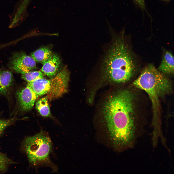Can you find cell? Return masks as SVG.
I'll use <instances>...</instances> for the list:
<instances>
[{
    "mask_svg": "<svg viewBox=\"0 0 174 174\" xmlns=\"http://www.w3.org/2000/svg\"><path fill=\"white\" fill-rule=\"evenodd\" d=\"M133 97L127 90L110 96L104 106V116L111 139L120 148H130L139 130L135 118Z\"/></svg>",
    "mask_w": 174,
    "mask_h": 174,
    "instance_id": "1",
    "label": "cell"
},
{
    "mask_svg": "<svg viewBox=\"0 0 174 174\" xmlns=\"http://www.w3.org/2000/svg\"><path fill=\"white\" fill-rule=\"evenodd\" d=\"M103 62L102 77L112 83L127 82L136 69L133 55L122 34L114 38Z\"/></svg>",
    "mask_w": 174,
    "mask_h": 174,
    "instance_id": "2",
    "label": "cell"
},
{
    "mask_svg": "<svg viewBox=\"0 0 174 174\" xmlns=\"http://www.w3.org/2000/svg\"><path fill=\"white\" fill-rule=\"evenodd\" d=\"M133 84L148 95L153 107L154 122L157 123L160 110V98L171 91L172 85L170 80L152 64H150L143 69Z\"/></svg>",
    "mask_w": 174,
    "mask_h": 174,
    "instance_id": "3",
    "label": "cell"
},
{
    "mask_svg": "<svg viewBox=\"0 0 174 174\" xmlns=\"http://www.w3.org/2000/svg\"><path fill=\"white\" fill-rule=\"evenodd\" d=\"M22 146L29 162L33 166H48L53 172H57V167L50 158L52 151V142L46 132L41 130L35 135L27 137L24 140Z\"/></svg>",
    "mask_w": 174,
    "mask_h": 174,
    "instance_id": "4",
    "label": "cell"
},
{
    "mask_svg": "<svg viewBox=\"0 0 174 174\" xmlns=\"http://www.w3.org/2000/svg\"><path fill=\"white\" fill-rule=\"evenodd\" d=\"M69 73L66 66L50 79V90L47 93L48 99H52L61 96L67 91Z\"/></svg>",
    "mask_w": 174,
    "mask_h": 174,
    "instance_id": "5",
    "label": "cell"
},
{
    "mask_svg": "<svg viewBox=\"0 0 174 174\" xmlns=\"http://www.w3.org/2000/svg\"><path fill=\"white\" fill-rule=\"evenodd\" d=\"M8 66L10 69L22 74L31 71L36 67V62L34 59L21 51L12 54Z\"/></svg>",
    "mask_w": 174,
    "mask_h": 174,
    "instance_id": "6",
    "label": "cell"
},
{
    "mask_svg": "<svg viewBox=\"0 0 174 174\" xmlns=\"http://www.w3.org/2000/svg\"><path fill=\"white\" fill-rule=\"evenodd\" d=\"M17 95L19 107L23 111L30 110L39 96L27 85L25 87L18 91Z\"/></svg>",
    "mask_w": 174,
    "mask_h": 174,
    "instance_id": "7",
    "label": "cell"
},
{
    "mask_svg": "<svg viewBox=\"0 0 174 174\" xmlns=\"http://www.w3.org/2000/svg\"><path fill=\"white\" fill-rule=\"evenodd\" d=\"M61 64V60L56 54H53L43 64L41 71L51 78L55 76L58 71Z\"/></svg>",
    "mask_w": 174,
    "mask_h": 174,
    "instance_id": "8",
    "label": "cell"
},
{
    "mask_svg": "<svg viewBox=\"0 0 174 174\" xmlns=\"http://www.w3.org/2000/svg\"><path fill=\"white\" fill-rule=\"evenodd\" d=\"M50 79L44 78L28 82L27 85L39 96L47 94L50 89Z\"/></svg>",
    "mask_w": 174,
    "mask_h": 174,
    "instance_id": "9",
    "label": "cell"
},
{
    "mask_svg": "<svg viewBox=\"0 0 174 174\" xmlns=\"http://www.w3.org/2000/svg\"><path fill=\"white\" fill-rule=\"evenodd\" d=\"M157 70L164 74H172L174 71V58L170 52L166 51Z\"/></svg>",
    "mask_w": 174,
    "mask_h": 174,
    "instance_id": "10",
    "label": "cell"
},
{
    "mask_svg": "<svg viewBox=\"0 0 174 174\" xmlns=\"http://www.w3.org/2000/svg\"><path fill=\"white\" fill-rule=\"evenodd\" d=\"M13 79L10 71L7 70L0 71V93H7L12 84Z\"/></svg>",
    "mask_w": 174,
    "mask_h": 174,
    "instance_id": "11",
    "label": "cell"
},
{
    "mask_svg": "<svg viewBox=\"0 0 174 174\" xmlns=\"http://www.w3.org/2000/svg\"><path fill=\"white\" fill-rule=\"evenodd\" d=\"M52 54V52L50 49L47 47H44L31 53L30 56L36 62L43 64Z\"/></svg>",
    "mask_w": 174,
    "mask_h": 174,
    "instance_id": "12",
    "label": "cell"
},
{
    "mask_svg": "<svg viewBox=\"0 0 174 174\" xmlns=\"http://www.w3.org/2000/svg\"><path fill=\"white\" fill-rule=\"evenodd\" d=\"M48 99L47 96L42 98L37 101L36 104V109L40 115L45 117H48L50 115Z\"/></svg>",
    "mask_w": 174,
    "mask_h": 174,
    "instance_id": "13",
    "label": "cell"
},
{
    "mask_svg": "<svg viewBox=\"0 0 174 174\" xmlns=\"http://www.w3.org/2000/svg\"><path fill=\"white\" fill-rule=\"evenodd\" d=\"M44 75L41 71H31L22 74L21 77L28 82H30L38 78H44Z\"/></svg>",
    "mask_w": 174,
    "mask_h": 174,
    "instance_id": "14",
    "label": "cell"
},
{
    "mask_svg": "<svg viewBox=\"0 0 174 174\" xmlns=\"http://www.w3.org/2000/svg\"><path fill=\"white\" fill-rule=\"evenodd\" d=\"M14 163L11 159L0 152V173L6 172L10 165Z\"/></svg>",
    "mask_w": 174,
    "mask_h": 174,
    "instance_id": "15",
    "label": "cell"
},
{
    "mask_svg": "<svg viewBox=\"0 0 174 174\" xmlns=\"http://www.w3.org/2000/svg\"><path fill=\"white\" fill-rule=\"evenodd\" d=\"M15 120L14 118L7 120H3L0 119V136L5 129L11 124Z\"/></svg>",
    "mask_w": 174,
    "mask_h": 174,
    "instance_id": "16",
    "label": "cell"
},
{
    "mask_svg": "<svg viewBox=\"0 0 174 174\" xmlns=\"http://www.w3.org/2000/svg\"><path fill=\"white\" fill-rule=\"evenodd\" d=\"M134 2L138 4L142 9L145 8L144 0H134Z\"/></svg>",
    "mask_w": 174,
    "mask_h": 174,
    "instance_id": "17",
    "label": "cell"
},
{
    "mask_svg": "<svg viewBox=\"0 0 174 174\" xmlns=\"http://www.w3.org/2000/svg\"><path fill=\"white\" fill-rule=\"evenodd\" d=\"M163 0L165 1H169V0Z\"/></svg>",
    "mask_w": 174,
    "mask_h": 174,
    "instance_id": "18",
    "label": "cell"
}]
</instances>
